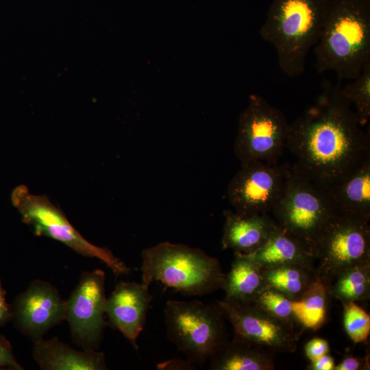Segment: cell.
Here are the masks:
<instances>
[{
	"instance_id": "cell-31",
	"label": "cell",
	"mask_w": 370,
	"mask_h": 370,
	"mask_svg": "<svg viewBox=\"0 0 370 370\" xmlns=\"http://www.w3.org/2000/svg\"><path fill=\"white\" fill-rule=\"evenodd\" d=\"M334 358L330 353H328L314 360L310 361L306 369L309 370H334Z\"/></svg>"
},
{
	"instance_id": "cell-2",
	"label": "cell",
	"mask_w": 370,
	"mask_h": 370,
	"mask_svg": "<svg viewBox=\"0 0 370 370\" xmlns=\"http://www.w3.org/2000/svg\"><path fill=\"white\" fill-rule=\"evenodd\" d=\"M314 51L318 73L356 78L370 64V0H330Z\"/></svg>"
},
{
	"instance_id": "cell-15",
	"label": "cell",
	"mask_w": 370,
	"mask_h": 370,
	"mask_svg": "<svg viewBox=\"0 0 370 370\" xmlns=\"http://www.w3.org/2000/svg\"><path fill=\"white\" fill-rule=\"evenodd\" d=\"M222 247L234 253L249 254L262 247L280 228L268 214H241L226 210Z\"/></svg>"
},
{
	"instance_id": "cell-8",
	"label": "cell",
	"mask_w": 370,
	"mask_h": 370,
	"mask_svg": "<svg viewBox=\"0 0 370 370\" xmlns=\"http://www.w3.org/2000/svg\"><path fill=\"white\" fill-rule=\"evenodd\" d=\"M290 123L262 96L251 94L241 112L234 153L241 165L254 161L277 164L286 147Z\"/></svg>"
},
{
	"instance_id": "cell-7",
	"label": "cell",
	"mask_w": 370,
	"mask_h": 370,
	"mask_svg": "<svg viewBox=\"0 0 370 370\" xmlns=\"http://www.w3.org/2000/svg\"><path fill=\"white\" fill-rule=\"evenodd\" d=\"M11 198L22 221L34 229L36 235L51 238L80 255L100 260L116 276L130 273L131 269L110 249L84 238L46 196L32 194L25 186L21 185L13 190Z\"/></svg>"
},
{
	"instance_id": "cell-13",
	"label": "cell",
	"mask_w": 370,
	"mask_h": 370,
	"mask_svg": "<svg viewBox=\"0 0 370 370\" xmlns=\"http://www.w3.org/2000/svg\"><path fill=\"white\" fill-rule=\"evenodd\" d=\"M11 308L17 328L36 342L65 320L66 303L53 284L35 280L17 296Z\"/></svg>"
},
{
	"instance_id": "cell-20",
	"label": "cell",
	"mask_w": 370,
	"mask_h": 370,
	"mask_svg": "<svg viewBox=\"0 0 370 370\" xmlns=\"http://www.w3.org/2000/svg\"><path fill=\"white\" fill-rule=\"evenodd\" d=\"M262 267L243 254L234 253L230 271L225 274L223 290L226 299L251 301L267 284Z\"/></svg>"
},
{
	"instance_id": "cell-25",
	"label": "cell",
	"mask_w": 370,
	"mask_h": 370,
	"mask_svg": "<svg viewBox=\"0 0 370 370\" xmlns=\"http://www.w3.org/2000/svg\"><path fill=\"white\" fill-rule=\"evenodd\" d=\"M251 301L295 328L299 326L293 309V301L277 290L266 285Z\"/></svg>"
},
{
	"instance_id": "cell-11",
	"label": "cell",
	"mask_w": 370,
	"mask_h": 370,
	"mask_svg": "<svg viewBox=\"0 0 370 370\" xmlns=\"http://www.w3.org/2000/svg\"><path fill=\"white\" fill-rule=\"evenodd\" d=\"M287 167L259 161L242 164L227 190L235 212L245 215L271 212L283 191Z\"/></svg>"
},
{
	"instance_id": "cell-6",
	"label": "cell",
	"mask_w": 370,
	"mask_h": 370,
	"mask_svg": "<svg viewBox=\"0 0 370 370\" xmlns=\"http://www.w3.org/2000/svg\"><path fill=\"white\" fill-rule=\"evenodd\" d=\"M278 225L314 254L318 241L337 214L325 191L288 165L280 197L271 211Z\"/></svg>"
},
{
	"instance_id": "cell-14",
	"label": "cell",
	"mask_w": 370,
	"mask_h": 370,
	"mask_svg": "<svg viewBox=\"0 0 370 370\" xmlns=\"http://www.w3.org/2000/svg\"><path fill=\"white\" fill-rule=\"evenodd\" d=\"M148 285L121 281L105 303V314L110 324L138 349L137 339L147 321L152 295Z\"/></svg>"
},
{
	"instance_id": "cell-5",
	"label": "cell",
	"mask_w": 370,
	"mask_h": 370,
	"mask_svg": "<svg viewBox=\"0 0 370 370\" xmlns=\"http://www.w3.org/2000/svg\"><path fill=\"white\" fill-rule=\"evenodd\" d=\"M163 312L167 338L194 365L204 364L229 338L227 319L217 301L169 299Z\"/></svg>"
},
{
	"instance_id": "cell-4",
	"label": "cell",
	"mask_w": 370,
	"mask_h": 370,
	"mask_svg": "<svg viewBox=\"0 0 370 370\" xmlns=\"http://www.w3.org/2000/svg\"><path fill=\"white\" fill-rule=\"evenodd\" d=\"M142 282L158 281L186 296L223 289L225 273L217 258L186 245L161 242L141 252Z\"/></svg>"
},
{
	"instance_id": "cell-18",
	"label": "cell",
	"mask_w": 370,
	"mask_h": 370,
	"mask_svg": "<svg viewBox=\"0 0 370 370\" xmlns=\"http://www.w3.org/2000/svg\"><path fill=\"white\" fill-rule=\"evenodd\" d=\"M273 351L236 334L210 358L211 370H273Z\"/></svg>"
},
{
	"instance_id": "cell-22",
	"label": "cell",
	"mask_w": 370,
	"mask_h": 370,
	"mask_svg": "<svg viewBox=\"0 0 370 370\" xmlns=\"http://www.w3.org/2000/svg\"><path fill=\"white\" fill-rule=\"evenodd\" d=\"M262 272L267 286L293 301L301 297L317 277L314 269L293 264L262 268Z\"/></svg>"
},
{
	"instance_id": "cell-23",
	"label": "cell",
	"mask_w": 370,
	"mask_h": 370,
	"mask_svg": "<svg viewBox=\"0 0 370 370\" xmlns=\"http://www.w3.org/2000/svg\"><path fill=\"white\" fill-rule=\"evenodd\" d=\"M332 298L341 303L368 301L370 298V262L351 267L330 285Z\"/></svg>"
},
{
	"instance_id": "cell-30",
	"label": "cell",
	"mask_w": 370,
	"mask_h": 370,
	"mask_svg": "<svg viewBox=\"0 0 370 370\" xmlns=\"http://www.w3.org/2000/svg\"><path fill=\"white\" fill-rule=\"evenodd\" d=\"M157 369L161 370H193L194 364L180 358H174L157 365Z\"/></svg>"
},
{
	"instance_id": "cell-27",
	"label": "cell",
	"mask_w": 370,
	"mask_h": 370,
	"mask_svg": "<svg viewBox=\"0 0 370 370\" xmlns=\"http://www.w3.org/2000/svg\"><path fill=\"white\" fill-rule=\"evenodd\" d=\"M0 367L13 370H23L14 357L10 343L0 335Z\"/></svg>"
},
{
	"instance_id": "cell-19",
	"label": "cell",
	"mask_w": 370,
	"mask_h": 370,
	"mask_svg": "<svg viewBox=\"0 0 370 370\" xmlns=\"http://www.w3.org/2000/svg\"><path fill=\"white\" fill-rule=\"evenodd\" d=\"M243 255L262 268L293 264L315 269L314 253L297 238L280 227L262 247Z\"/></svg>"
},
{
	"instance_id": "cell-16",
	"label": "cell",
	"mask_w": 370,
	"mask_h": 370,
	"mask_svg": "<svg viewBox=\"0 0 370 370\" xmlns=\"http://www.w3.org/2000/svg\"><path fill=\"white\" fill-rule=\"evenodd\" d=\"M33 357L43 370H106L104 354L96 349L77 350L58 338L34 342Z\"/></svg>"
},
{
	"instance_id": "cell-28",
	"label": "cell",
	"mask_w": 370,
	"mask_h": 370,
	"mask_svg": "<svg viewBox=\"0 0 370 370\" xmlns=\"http://www.w3.org/2000/svg\"><path fill=\"white\" fill-rule=\"evenodd\" d=\"M305 353L310 361L314 360L321 356L330 353L329 343L322 338H312L305 345Z\"/></svg>"
},
{
	"instance_id": "cell-9",
	"label": "cell",
	"mask_w": 370,
	"mask_h": 370,
	"mask_svg": "<svg viewBox=\"0 0 370 370\" xmlns=\"http://www.w3.org/2000/svg\"><path fill=\"white\" fill-rule=\"evenodd\" d=\"M369 262V221L336 214L326 225L316 246L317 275L330 286L342 272Z\"/></svg>"
},
{
	"instance_id": "cell-10",
	"label": "cell",
	"mask_w": 370,
	"mask_h": 370,
	"mask_svg": "<svg viewBox=\"0 0 370 370\" xmlns=\"http://www.w3.org/2000/svg\"><path fill=\"white\" fill-rule=\"evenodd\" d=\"M105 280L101 269L82 273L66 300L65 320L73 341L83 349H96L102 338L106 325Z\"/></svg>"
},
{
	"instance_id": "cell-1",
	"label": "cell",
	"mask_w": 370,
	"mask_h": 370,
	"mask_svg": "<svg viewBox=\"0 0 370 370\" xmlns=\"http://www.w3.org/2000/svg\"><path fill=\"white\" fill-rule=\"evenodd\" d=\"M292 166L322 188L345 179L370 158V137L342 87L325 80L314 103L290 123Z\"/></svg>"
},
{
	"instance_id": "cell-17",
	"label": "cell",
	"mask_w": 370,
	"mask_h": 370,
	"mask_svg": "<svg viewBox=\"0 0 370 370\" xmlns=\"http://www.w3.org/2000/svg\"><path fill=\"white\" fill-rule=\"evenodd\" d=\"M323 190L337 213L369 221L370 158L349 176Z\"/></svg>"
},
{
	"instance_id": "cell-3",
	"label": "cell",
	"mask_w": 370,
	"mask_h": 370,
	"mask_svg": "<svg viewBox=\"0 0 370 370\" xmlns=\"http://www.w3.org/2000/svg\"><path fill=\"white\" fill-rule=\"evenodd\" d=\"M330 0H273L260 35L275 49L287 76L302 74L307 56L317 44Z\"/></svg>"
},
{
	"instance_id": "cell-21",
	"label": "cell",
	"mask_w": 370,
	"mask_h": 370,
	"mask_svg": "<svg viewBox=\"0 0 370 370\" xmlns=\"http://www.w3.org/2000/svg\"><path fill=\"white\" fill-rule=\"evenodd\" d=\"M332 298L330 286L317 275L301 297L293 301V309L301 332L305 329L316 331L327 322Z\"/></svg>"
},
{
	"instance_id": "cell-12",
	"label": "cell",
	"mask_w": 370,
	"mask_h": 370,
	"mask_svg": "<svg viewBox=\"0 0 370 370\" xmlns=\"http://www.w3.org/2000/svg\"><path fill=\"white\" fill-rule=\"evenodd\" d=\"M234 334L255 342L273 352L293 353L299 335L296 329L252 301H217Z\"/></svg>"
},
{
	"instance_id": "cell-26",
	"label": "cell",
	"mask_w": 370,
	"mask_h": 370,
	"mask_svg": "<svg viewBox=\"0 0 370 370\" xmlns=\"http://www.w3.org/2000/svg\"><path fill=\"white\" fill-rule=\"evenodd\" d=\"M343 325L350 339L356 344L367 342L370 334V316L356 302L343 303Z\"/></svg>"
},
{
	"instance_id": "cell-29",
	"label": "cell",
	"mask_w": 370,
	"mask_h": 370,
	"mask_svg": "<svg viewBox=\"0 0 370 370\" xmlns=\"http://www.w3.org/2000/svg\"><path fill=\"white\" fill-rule=\"evenodd\" d=\"M369 362L367 357L361 358L356 356H348L337 365H335L334 370H360L369 369Z\"/></svg>"
},
{
	"instance_id": "cell-24",
	"label": "cell",
	"mask_w": 370,
	"mask_h": 370,
	"mask_svg": "<svg viewBox=\"0 0 370 370\" xmlns=\"http://www.w3.org/2000/svg\"><path fill=\"white\" fill-rule=\"evenodd\" d=\"M342 92L364 126L370 117V64L351 83L342 87Z\"/></svg>"
},
{
	"instance_id": "cell-32",
	"label": "cell",
	"mask_w": 370,
	"mask_h": 370,
	"mask_svg": "<svg viewBox=\"0 0 370 370\" xmlns=\"http://www.w3.org/2000/svg\"><path fill=\"white\" fill-rule=\"evenodd\" d=\"M12 319V308L5 299V291L0 279V328Z\"/></svg>"
}]
</instances>
